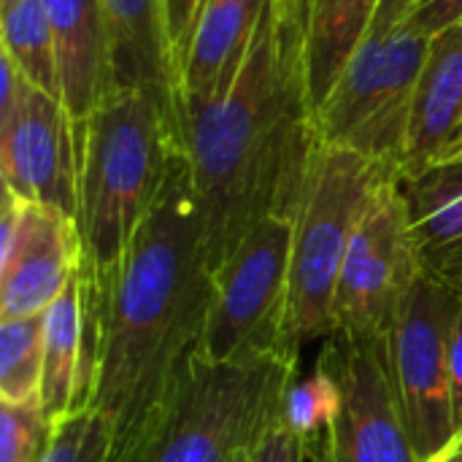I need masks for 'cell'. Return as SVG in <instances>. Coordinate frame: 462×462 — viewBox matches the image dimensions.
<instances>
[{
	"mask_svg": "<svg viewBox=\"0 0 462 462\" xmlns=\"http://www.w3.org/2000/svg\"><path fill=\"white\" fill-rule=\"evenodd\" d=\"M425 462H449V460H447L444 455H436V457H428V460H425Z\"/></svg>",
	"mask_w": 462,
	"mask_h": 462,
	"instance_id": "obj_30",
	"label": "cell"
},
{
	"mask_svg": "<svg viewBox=\"0 0 462 462\" xmlns=\"http://www.w3.org/2000/svg\"><path fill=\"white\" fill-rule=\"evenodd\" d=\"M41 5L57 46L62 106L73 135H79L95 108L114 92L103 0H41Z\"/></svg>",
	"mask_w": 462,
	"mask_h": 462,
	"instance_id": "obj_15",
	"label": "cell"
},
{
	"mask_svg": "<svg viewBox=\"0 0 462 462\" xmlns=\"http://www.w3.org/2000/svg\"><path fill=\"white\" fill-rule=\"evenodd\" d=\"M298 5L268 0L233 84L184 127L200 244L214 273L273 211L292 214L311 149Z\"/></svg>",
	"mask_w": 462,
	"mask_h": 462,
	"instance_id": "obj_2",
	"label": "cell"
},
{
	"mask_svg": "<svg viewBox=\"0 0 462 462\" xmlns=\"http://www.w3.org/2000/svg\"><path fill=\"white\" fill-rule=\"evenodd\" d=\"M422 273L403 184L398 176H387L355 227L336 287L333 333L349 338L384 336L401 300Z\"/></svg>",
	"mask_w": 462,
	"mask_h": 462,
	"instance_id": "obj_9",
	"label": "cell"
},
{
	"mask_svg": "<svg viewBox=\"0 0 462 462\" xmlns=\"http://www.w3.org/2000/svg\"><path fill=\"white\" fill-rule=\"evenodd\" d=\"M54 422L43 414L41 401H0V462H41Z\"/></svg>",
	"mask_w": 462,
	"mask_h": 462,
	"instance_id": "obj_24",
	"label": "cell"
},
{
	"mask_svg": "<svg viewBox=\"0 0 462 462\" xmlns=\"http://www.w3.org/2000/svg\"><path fill=\"white\" fill-rule=\"evenodd\" d=\"M84 290V287H81ZM211 303L184 152L106 287L84 292V365L76 409H95L122 462L198 349Z\"/></svg>",
	"mask_w": 462,
	"mask_h": 462,
	"instance_id": "obj_1",
	"label": "cell"
},
{
	"mask_svg": "<svg viewBox=\"0 0 462 462\" xmlns=\"http://www.w3.org/2000/svg\"><path fill=\"white\" fill-rule=\"evenodd\" d=\"M41 462H111V430L95 409H76L54 422Z\"/></svg>",
	"mask_w": 462,
	"mask_h": 462,
	"instance_id": "obj_23",
	"label": "cell"
},
{
	"mask_svg": "<svg viewBox=\"0 0 462 462\" xmlns=\"http://www.w3.org/2000/svg\"><path fill=\"white\" fill-rule=\"evenodd\" d=\"M395 176L384 165L317 138L295 206L292 252L284 314V349H300L317 338H330L333 300L355 227L374 189Z\"/></svg>",
	"mask_w": 462,
	"mask_h": 462,
	"instance_id": "obj_5",
	"label": "cell"
},
{
	"mask_svg": "<svg viewBox=\"0 0 462 462\" xmlns=\"http://www.w3.org/2000/svg\"><path fill=\"white\" fill-rule=\"evenodd\" d=\"M341 387V409L322 436L303 444L309 462H422L390 382L387 344L333 333L319 360Z\"/></svg>",
	"mask_w": 462,
	"mask_h": 462,
	"instance_id": "obj_10",
	"label": "cell"
},
{
	"mask_svg": "<svg viewBox=\"0 0 462 462\" xmlns=\"http://www.w3.org/2000/svg\"><path fill=\"white\" fill-rule=\"evenodd\" d=\"M0 54H5L35 89L62 103L57 46L41 0H16L0 8Z\"/></svg>",
	"mask_w": 462,
	"mask_h": 462,
	"instance_id": "obj_20",
	"label": "cell"
},
{
	"mask_svg": "<svg viewBox=\"0 0 462 462\" xmlns=\"http://www.w3.org/2000/svg\"><path fill=\"white\" fill-rule=\"evenodd\" d=\"M414 0H382L341 81L317 114V138L346 146L398 176L411 95L433 38L406 24Z\"/></svg>",
	"mask_w": 462,
	"mask_h": 462,
	"instance_id": "obj_6",
	"label": "cell"
},
{
	"mask_svg": "<svg viewBox=\"0 0 462 462\" xmlns=\"http://www.w3.org/2000/svg\"><path fill=\"white\" fill-rule=\"evenodd\" d=\"M81 263L84 244L70 214L3 189L0 319L43 314L81 273Z\"/></svg>",
	"mask_w": 462,
	"mask_h": 462,
	"instance_id": "obj_11",
	"label": "cell"
},
{
	"mask_svg": "<svg viewBox=\"0 0 462 462\" xmlns=\"http://www.w3.org/2000/svg\"><path fill=\"white\" fill-rule=\"evenodd\" d=\"M0 176L3 189L27 200L62 208L76 219L79 171L76 135L65 106L24 87L19 103L0 114Z\"/></svg>",
	"mask_w": 462,
	"mask_h": 462,
	"instance_id": "obj_12",
	"label": "cell"
},
{
	"mask_svg": "<svg viewBox=\"0 0 462 462\" xmlns=\"http://www.w3.org/2000/svg\"><path fill=\"white\" fill-rule=\"evenodd\" d=\"M181 152L173 114L146 89H114L84 122L76 135V222L87 295L100 292L114 276Z\"/></svg>",
	"mask_w": 462,
	"mask_h": 462,
	"instance_id": "obj_3",
	"label": "cell"
},
{
	"mask_svg": "<svg viewBox=\"0 0 462 462\" xmlns=\"http://www.w3.org/2000/svg\"><path fill=\"white\" fill-rule=\"evenodd\" d=\"M406 24L425 38H436L462 24V0H414Z\"/></svg>",
	"mask_w": 462,
	"mask_h": 462,
	"instance_id": "obj_26",
	"label": "cell"
},
{
	"mask_svg": "<svg viewBox=\"0 0 462 462\" xmlns=\"http://www.w3.org/2000/svg\"><path fill=\"white\" fill-rule=\"evenodd\" d=\"M462 135V24L433 38L417 79L398 179L401 184L452 160Z\"/></svg>",
	"mask_w": 462,
	"mask_h": 462,
	"instance_id": "obj_13",
	"label": "cell"
},
{
	"mask_svg": "<svg viewBox=\"0 0 462 462\" xmlns=\"http://www.w3.org/2000/svg\"><path fill=\"white\" fill-rule=\"evenodd\" d=\"M379 3L382 0H295L303 84L314 122L363 43Z\"/></svg>",
	"mask_w": 462,
	"mask_h": 462,
	"instance_id": "obj_17",
	"label": "cell"
},
{
	"mask_svg": "<svg viewBox=\"0 0 462 462\" xmlns=\"http://www.w3.org/2000/svg\"><path fill=\"white\" fill-rule=\"evenodd\" d=\"M460 298L462 290L422 273L401 300L384 333L395 401L422 462L441 455L457 436L452 417L449 341Z\"/></svg>",
	"mask_w": 462,
	"mask_h": 462,
	"instance_id": "obj_7",
	"label": "cell"
},
{
	"mask_svg": "<svg viewBox=\"0 0 462 462\" xmlns=\"http://www.w3.org/2000/svg\"><path fill=\"white\" fill-rule=\"evenodd\" d=\"M84 365V290L81 273L43 311L41 409L51 422L76 411Z\"/></svg>",
	"mask_w": 462,
	"mask_h": 462,
	"instance_id": "obj_19",
	"label": "cell"
},
{
	"mask_svg": "<svg viewBox=\"0 0 462 462\" xmlns=\"http://www.w3.org/2000/svg\"><path fill=\"white\" fill-rule=\"evenodd\" d=\"M441 455L449 462H462V433H457V436L452 439V444H449Z\"/></svg>",
	"mask_w": 462,
	"mask_h": 462,
	"instance_id": "obj_29",
	"label": "cell"
},
{
	"mask_svg": "<svg viewBox=\"0 0 462 462\" xmlns=\"http://www.w3.org/2000/svg\"><path fill=\"white\" fill-rule=\"evenodd\" d=\"M43 314L0 319V401L30 403L41 395Z\"/></svg>",
	"mask_w": 462,
	"mask_h": 462,
	"instance_id": "obj_21",
	"label": "cell"
},
{
	"mask_svg": "<svg viewBox=\"0 0 462 462\" xmlns=\"http://www.w3.org/2000/svg\"><path fill=\"white\" fill-rule=\"evenodd\" d=\"M268 0H208L181 68L184 127L192 114L214 103L238 76L257 35Z\"/></svg>",
	"mask_w": 462,
	"mask_h": 462,
	"instance_id": "obj_16",
	"label": "cell"
},
{
	"mask_svg": "<svg viewBox=\"0 0 462 462\" xmlns=\"http://www.w3.org/2000/svg\"><path fill=\"white\" fill-rule=\"evenodd\" d=\"M422 268L462 290V157L403 181Z\"/></svg>",
	"mask_w": 462,
	"mask_h": 462,
	"instance_id": "obj_18",
	"label": "cell"
},
{
	"mask_svg": "<svg viewBox=\"0 0 462 462\" xmlns=\"http://www.w3.org/2000/svg\"><path fill=\"white\" fill-rule=\"evenodd\" d=\"M292 214L260 219L211 273V303L198 352L238 360L284 349Z\"/></svg>",
	"mask_w": 462,
	"mask_h": 462,
	"instance_id": "obj_8",
	"label": "cell"
},
{
	"mask_svg": "<svg viewBox=\"0 0 462 462\" xmlns=\"http://www.w3.org/2000/svg\"><path fill=\"white\" fill-rule=\"evenodd\" d=\"M338 409H341V387L336 376L322 363H317L311 376L292 382V387L284 395L279 420L303 444H309L328 430Z\"/></svg>",
	"mask_w": 462,
	"mask_h": 462,
	"instance_id": "obj_22",
	"label": "cell"
},
{
	"mask_svg": "<svg viewBox=\"0 0 462 462\" xmlns=\"http://www.w3.org/2000/svg\"><path fill=\"white\" fill-rule=\"evenodd\" d=\"M449 382H452V417H455V430L462 433V298L460 311L452 328V341H449Z\"/></svg>",
	"mask_w": 462,
	"mask_h": 462,
	"instance_id": "obj_28",
	"label": "cell"
},
{
	"mask_svg": "<svg viewBox=\"0 0 462 462\" xmlns=\"http://www.w3.org/2000/svg\"><path fill=\"white\" fill-rule=\"evenodd\" d=\"M206 3L208 0H162L165 22H168V38H171L173 57H176V65H179V79H181V68H184V60L189 54L192 35H195V27L200 22V14H203Z\"/></svg>",
	"mask_w": 462,
	"mask_h": 462,
	"instance_id": "obj_25",
	"label": "cell"
},
{
	"mask_svg": "<svg viewBox=\"0 0 462 462\" xmlns=\"http://www.w3.org/2000/svg\"><path fill=\"white\" fill-rule=\"evenodd\" d=\"M108 30V60L114 89H146L173 114L181 141V89L179 65L168 38L162 0H103Z\"/></svg>",
	"mask_w": 462,
	"mask_h": 462,
	"instance_id": "obj_14",
	"label": "cell"
},
{
	"mask_svg": "<svg viewBox=\"0 0 462 462\" xmlns=\"http://www.w3.org/2000/svg\"><path fill=\"white\" fill-rule=\"evenodd\" d=\"M252 462H306V449L303 441L292 430H287L282 420H276L273 428L260 441Z\"/></svg>",
	"mask_w": 462,
	"mask_h": 462,
	"instance_id": "obj_27",
	"label": "cell"
},
{
	"mask_svg": "<svg viewBox=\"0 0 462 462\" xmlns=\"http://www.w3.org/2000/svg\"><path fill=\"white\" fill-rule=\"evenodd\" d=\"M298 379V355L211 360L198 349L122 462H252Z\"/></svg>",
	"mask_w": 462,
	"mask_h": 462,
	"instance_id": "obj_4",
	"label": "cell"
},
{
	"mask_svg": "<svg viewBox=\"0 0 462 462\" xmlns=\"http://www.w3.org/2000/svg\"><path fill=\"white\" fill-rule=\"evenodd\" d=\"M11 3H16V0H0V8H3V5H11Z\"/></svg>",
	"mask_w": 462,
	"mask_h": 462,
	"instance_id": "obj_32",
	"label": "cell"
},
{
	"mask_svg": "<svg viewBox=\"0 0 462 462\" xmlns=\"http://www.w3.org/2000/svg\"><path fill=\"white\" fill-rule=\"evenodd\" d=\"M455 157H462V135H460V141H457V152H455Z\"/></svg>",
	"mask_w": 462,
	"mask_h": 462,
	"instance_id": "obj_31",
	"label": "cell"
}]
</instances>
